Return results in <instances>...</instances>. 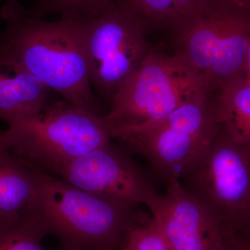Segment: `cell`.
Here are the masks:
<instances>
[{"instance_id": "cell-11", "label": "cell", "mask_w": 250, "mask_h": 250, "mask_svg": "<svg viewBox=\"0 0 250 250\" xmlns=\"http://www.w3.org/2000/svg\"><path fill=\"white\" fill-rule=\"evenodd\" d=\"M38 202L37 171L0 149V228L37 214Z\"/></svg>"}, {"instance_id": "cell-7", "label": "cell", "mask_w": 250, "mask_h": 250, "mask_svg": "<svg viewBox=\"0 0 250 250\" xmlns=\"http://www.w3.org/2000/svg\"><path fill=\"white\" fill-rule=\"evenodd\" d=\"M75 20L82 30L90 84L111 100L152 50L146 28L117 0Z\"/></svg>"}, {"instance_id": "cell-16", "label": "cell", "mask_w": 250, "mask_h": 250, "mask_svg": "<svg viewBox=\"0 0 250 250\" xmlns=\"http://www.w3.org/2000/svg\"><path fill=\"white\" fill-rule=\"evenodd\" d=\"M111 0H36L32 9L27 11L33 17L57 13L62 18L77 19L91 12Z\"/></svg>"}, {"instance_id": "cell-8", "label": "cell", "mask_w": 250, "mask_h": 250, "mask_svg": "<svg viewBox=\"0 0 250 250\" xmlns=\"http://www.w3.org/2000/svg\"><path fill=\"white\" fill-rule=\"evenodd\" d=\"M179 182L217 220L224 239L250 213V147L219 132L208 150Z\"/></svg>"}, {"instance_id": "cell-9", "label": "cell", "mask_w": 250, "mask_h": 250, "mask_svg": "<svg viewBox=\"0 0 250 250\" xmlns=\"http://www.w3.org/2000/svg\"><path fill=\"white\" fill-rule=\"evenodd\" d=\"M57 175L81 190L131 207L147 206L156 194L131 156L111 141L64 166Z\"/></svg>"}, {"instance_id": "cell-12", "label": "cell", "mask_w": 250, "mask_h": 250, "mask_svg": "<svg viewBox=\"0 0 250 250\" xmlns=\"http://www.w3.org/2000/svg\"><path fill=\"white\" fill-rule=\"evenodd\" d=\"M51 91L30 74L0 65V119L10 125L40 113Z\"/></svg>"}, {"instance_id": "cell-20", "label": "cell", "mask_w": 250, "mask_h": 250, "mask_svg": "<svg viewBox=\"0 0 250 250\" xmlns=\"http://www.w3.org/2000/svg\"><path fill=\"white\" fill-rule=\"evenodd\" d=\"M241 1L242 2L244 3V4L246 5V6H248V7L250 8V0H241Z\"/></svg>"}, {"instance_id": "cell-2", "label": "cell", "mask_w": 250, "mask_h": 250, "mask_svg": "<svg viewBox=\"0 0 250 250\" xmlns=\"http://www.w3.org/2000/svg\"><path fill=\"white\" fill-rule=\"evenodd\" d=\"M37 214L65 250H122L128 233L151 218L123 205L38 172Z\"/></svg>"}, {"instance_id": "cell-14", "label": "cell", "mask_w": 250, "mask_h": 250, "mask_svg": "<svg viewBox=\"0 0 250 250\" xmlns=\"http://www.w3.org/2000/svg\"><path fill=\"white\" fill-rule=\"evenodd\" d=\"M147 28L166 26L178 30L196 16L208 0H117Z\"/></svg>"}, {"instance_id": "cell-1", "label": "cell", "mask_w": 250, "mask_h": 250, "mask_svg": "<svg viewBox=\"0 0 250 250\" xmlns=\"http://www.w3.org/2000/svg\"><path fill=\"white\" fill-rule=\"evenodd\" d=\"M1 16L6 24L0 34V65L30 74L72 106L100 116L78 21L33 17L17 0H6Z\"/></svg>"}, {"instance_id": "cell-22", "label": "cell", "mask_w": 250, "mask_h": 250, "mask_svg": "<svg viewBox=\"0 0 250 250\" xmlns=\"http://www.w3.org/2000/svg\"><path fill=\"white\" fill-rule=\"evenodd\" d=\"M246 225H250V213L249 216H248V220H247V223L246 224Z\"/></svg>"}, {"instance_id": "cell-19", "label": "cell", "mask_w": 250, "mask_h": 250, "mask_svg": "<svg viewBox=\"0 0 250 250\" xmlns=\"http://www.w3.org/2000/svg\"><path fill=\"white\" fill-rule=\"evenodd\" d=\"M5 148H6V146L5 143L4 131H0V149H5Z\"/></svg>"}, {"instance_id": "cell-17", "label": "cell", "mask_w": 250, "mask_h": 250, "mask_svg": "<svg viewBox=\"0 0 250 250\" xmlns=\"http://www.w3.org/2000/svg\"><path fill=\"white\" fill-rule=\"evenodd\" d=\"M122 250H171L155 220L151 218L128 233Z\"/></svg>"}, {"instance_id": "cell-13", "label": "cell", "mask_w": 250, "mask_h": 250, "mask_svg": "<svg viewBox=\"0 0 250 250\" xmlns=\"http://www.w3.org/2000/svg\"><path fill=\"white\" fill-rule=\"evenodd\" d=\"M209 96L220 131L233 143L250 147V85L245 77L223 83Z\"/></svg>"}, {"instance_id": "cell-6", "label": "cell", "mask_w": 250, "mask_h": 250, "mask_svg": "<svg viewBox=\"0 0 250 250\" xmlns=\"http://www.w3.org/2000/svg\"><path fill=\"white\" fill-rule=\"evenodd\" d=\"M210 95L188 102L160 121L116 139L141 154L165 181H180L201 159L220 127L210 110Z\"/></svg>"}, {"instance_id": "cell-21", "label": "cell", "mask_w": 250, "mask_h": 250, "mask_svg": "<svg viewBox=\"0 0 250 250\" xmlns=\"http://www.w3.org/2000/svg\"><path fill=\"white\" fill-rule=\"evenodd\" d=\"M224 250H228L224 249ZM250 250V248H238V249H235V250Z\"/></svg>"}, {"instance_id": "cell-5", "label": "cell", "mask_w": 250, "mask_h": 250, "mask_svg": "<svg viewBox=\"0 0 250 250\" xmlns=\"http://www.w3.org/2000/svg\"><path fill=\"white\" fill-rule=\"evenodd\" d=\"M177 31L176 52L213 90L245 77L250 44V9L232 0H208Z\"/></svg>"}, {"instance_id": "cell-18", "label": "cell", "mask_w": 250, "mask_h": 250, "mask_svg": "<svg viewBox=\"0 0 250 250\" xmlns=\"http://www.w3.org/2000/svg\"><path fill=\"white\" fill-rule=\"evenodd\" d=\"M245 80L250 85V44L247 54L246 68H245Z\"/></svg>"}, {"instance_id": "cell-3", "label": "cell", "mask_w": 250, "mask_h": 250, "mask_svg": "<svg viewBox=\"0 0 250 250\" xmlns=\"http://www.w3.org/2000/svg\"><path fill=\"white\" fill-rule=\"evenodd\" d=\"M213 88L187 61L151 50L141 67L122 85L103 116L112 139L144 127L168 116Z\"/></svg>"}, {"instance_id": "cell-4", "label": "cell", "mask_w": 250, "mask_h": 250, "mask_svg": "<svg viewBox=\"0 0 250 250\" xmlns=\"http://www.w3.org/2000/svg\"><path fill=\"white\" fill-rule=\"evenodd\" d=\"M4 136L8 150L26 166L55 174L111 140L103 116L66 101L49 103L40 113L11 123Z\"/></svg>"}, {"instance_id": "cell-23", "label": "cell", "mask_w": 250, "mask_h": 250, "mask_svg": "<svg viewBox=\"0 0 250 250\" xmlns=\"http://www.w3.org/2000/svg\"><path fill=\"white\" fill-rule=\"evenodd\" d=\"M232 1H236V2L241 3V4H243V3L241 2V0H232Z\"/></svg>"}, {"instance_id": "cell-15", "label": "cell", "mask_w": 250, "mask_h": 250, "mask_svg": "<svg viewBox=\"0 0 250 250\" xmlns=\"http://www.w3.org/2000/svg\"><path fill=\"white\" fill-rule=\"evenodd\" d=\"M48 235L43 222L36 214L0 228V250H45L42 240Z\"/></svg>"}, {"instance_id": "cell-10", "label": "cell", "mask_w": 250, "mask_h": 250, "mask_svg": "<svg viewBox=\"0 0 250 250\" xmlns=\"http://www.w3.org/2000/svg\"><path fill=\"white\" fill-rule=\"evenodd\" d=\"M166 184L147 207L171 250H224L221 228L205 205L179 181Z\"/></svg>"}]
</instances>
